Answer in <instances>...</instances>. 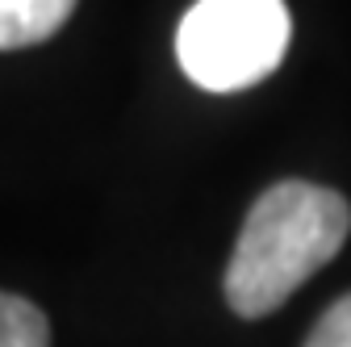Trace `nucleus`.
Returning a JSON list of instances; mask_svg holds the SVG:
<instances>
[{"label": "nucleus", "instance_id": "obj_2", "mask_svg": "<svg viewBox=\"0 0 351 347\" xmlns=\"http://www.w3.org/2000/svg\"><path fill=\"white\" fill-rule=\"evenodd\" d=\"M289 34L285 0H197L176 29V55L197 88L239 93L280 67Z\"/></svg>", "mask_w": 351, "mask_h": 347}, {"label": "nucleus", "instance_id": "obj_1", "mask_svg": "<svg viewBox=\"0 0 351 347\" xmlns=\"http://www.w3.org/2000/svg\"><path fill=\"white\" fill-rule=\"evenodd\" d=\"M351 205L322 184L280 180L255 197L226 264V301L239 318H263L339 255Z\"/></svg>", "mask_w": 351, "mask_h": 347}, {"label": "nucleus", "instance_id": "obj_5", "mask_svg": "<svg viewBox=\"0 0 351 347\" xmlns=\"http://www.w3.org/2000/svg\"><path fill=\"white\" fill-rule=\"evenodd\" d=\"M305 347H351V293L339 297L335 306L314 322Z\"/></svg>", "mask_w": 351, "mask_h": 347}, {"label": "nucleus", "instance_id": "obj_3", "mask_svg": "<svg viewBox=\"0 0 351 347\" xmlns=\"http://www.w3.org/2000/svg\"><path fill=\"white\" fill-rule=\"evenodd\" d=\"M75 0H0V51H21L63 29Z\"/></svg>", "mask_w": 351, "mask_h": 347}, {"label": "nucleus", "instance_id": "obj_4", "mask_svg": "<svg viewBox=\"0 0 351 347\" xmlns=\"http://www.w3.org/2000/svg\"><path fill=\"white\" fill-rule=\"evenodd\" d=\"M0 347H51V326L34 301L0 293Z\"/></svg>", "mask_w": 351, "mask_h": 347}]
</instances>
